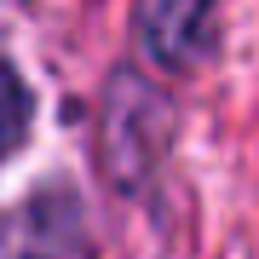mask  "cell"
Masks as SVG:
<instances>
[{
	"label": "cell",
	"instance_id": "1",
	"mask_svg": "<svg viewBox=\"0 0 259 259\" xmlns=\"http://www.w3.org/2000/svg\"><path fill=\"white\" fill-rule=\"evenodd\" d=\"M167 144V104L161 93H150L133 75H115L110 87V110H104V167L115 185H139L150 173V161Z\"/></svg>",
	"mask_w": 259,
	"mask_h": 259
},
{
	"label": "cell",
	"instance_id": "2",
	"mask_svg": "<svg viewBox=\"0 0 259 259\" xmlns=\"http://www.w3.org/2000/svg\"><path fill=\"white\" fill-rule=\"evenodd\" d=\"M139 35L156 64L190 69L213 47V0H139Z\"/></svg>",
	"mask_w": 259,
	"mask_h": 259
},
{
	"label": "cell",
	"instance_id": "3",
	"mask_svg": "<svg viewBox=\"0 0 259 259\" xmlns=\"http://www.w3.org/2000/svg\"><path fill=\"white\" fill-rule=\"evenodd\" d=\"M29 115H35V104H29V87L18 81V69H12V64H0V156H12V150L23 144Z\"/></svg>",
	"mask_w": 259,
	"mask_h": 259
}]
</instances>
